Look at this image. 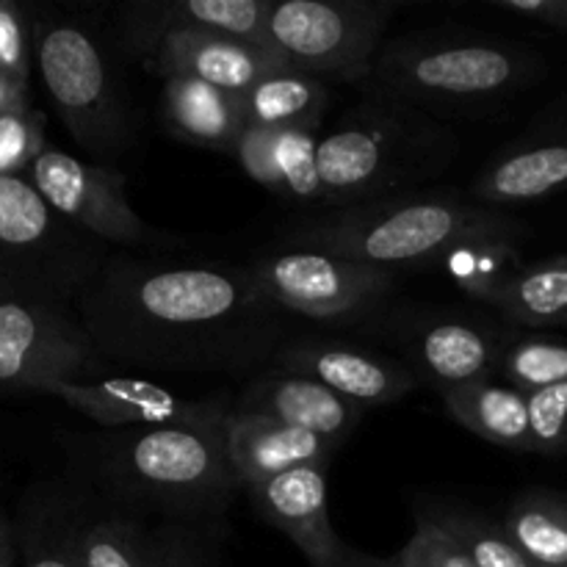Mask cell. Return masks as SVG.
Listing matches in <instances>:
<instances>
[{
  "label": "cell",
  "instance_id": "603a6c76",
  "mask_svg": "<svg viewBox=\"0 0 567 567\" xmlns=\"http://www.w3.org/2000/svg\"><path fill=\"white\" fill-rule=\"evenodd\" d=\"M471 297L491 305L518 330L567 327V255L518 266L504 280L480 288Z\"/></svg>",
  "mask_w": 567,
  "mask_h": 567
},
{
  "label": "cell",
  "instance_id": "d4e9b609",
  "mask_svg": "<svg viewBox=\"0 0 567 567\" xmlns=\"http://www.w3.org/2000/svg\"><path fill=\"white\" fill-rule=\"evenodd\" d=\"M449 415L487 443L513 452H532L529 393L498 380H480L441 393Z\"/></svg>",
  "mask_w": 567,
  "mask_h": 567
},
{
  "label": "cell",
  "instance_id": "52a82bcc",
  "mask_svg": "<svg viewBox=\"0 0 567 567\" xmlns=\"http://www.w3.org/2000/svg\"><path fill=\"white\" fill-rule=\"evenodd\" d=\"M31 31L39 75L70 136L92 155H120L133 138V120L92 28L72 17L42 14Z\"/></svg>",
  "mask_w": 567,
  "mask_h": 567
},
{
  "label": "cell",
  "instance_id": "cb8c5ba5",
  "mask_svg": "<svg viewBox=\"0 0 567 567\" xmlns=\"http://www.w3.org/2000/svg\"><path fill=\"white\" fill-rule=\"evenodd\" d=\"M86 513V504L66 493H33L14 526L17 551L25 559V567H83L81 532Z\"/></svg>",
  "mask_w": 567,
  "mask_h": 567
},
{
  "label": "cell",
  "instance_id": "d6a6232c",
  "mask_svg": "<svg viewBox=\"0 0 567 567\" xmlns=\"http://www.w3.org/2000/svg\"><path fill=\"white\" fill-rule=\"evenodd\" d=\"M402 567H476L454 537H449L430 515H415V529L408 546L396 554Z\"/></svg>",
  "mask_w": 567,
  "mask_h": 567
},
{
  "label": "cell",
  "instance_id": "8d00e7d4",
  "mask_svg": "<svg viewBox=\"0 0 567 567\" xmlns=\"http://www.w3.org/2000/svg\"><path fill=\"white\" fill-rule=\"evenodd\" d=\"M28 103V81H17L0 72V114Z\"/></svg>",
  "mask_w": 567,
  "mask_h": 567
},
{
  "label": "cell",
  "instance_id": "277c9868",
  "mask_svg": "<svg viewBox=\"0 0 567 567\" xmlns=\"http://www.w3.org/2000/svg\"><path fill=\"white\" fill-rule=\"evenodd\" d=\"M543 75V55L513 39L468 31H415L388 39L358 89L402 100L443 120L487 114Z\"/></svg>",
  "mask_w": 567,
  "mask_h": 567
},
{
  "label": "cell",
  "instance_id": "d6986e66",
  "mask_svg": "<svg viewBox=\"0 0 567 567\" xmlns=\"http://www.w3.org/2000/svg\"><path fill=\"white\" fill-rule=\"evenodd\" d=\"M230 413L264 415L341 446L358 430L365 410L310 377L271 365L233 399Z\"/></svg>",
  "mask_w": 567,
  "mask_h": 567
},
{
  "label": "cell",
  "instance_id": "30bf717a",
  "mask_svg": "<svg viewBox=\"0 0 567 567\" xmlns=\"http://www.w3.org/2000/svg\"><path fill=\"white\" fill-rule=\"evenodd\" d=\"M103 369L75 308L0 293V396Z\"/></svg>",
  "mask_w": 567,
  "mask_h": 567
},
{
  "label": "cell",
  "instance_id": "f546056e",
  "mask_svg": "<svg viewBox=\"0 0 567 567\" xmlns=\"http://www.w3.org/2000/svg\"><path fill=\"white\" fill-rule=\"evenodd\" d=\"M449 537L463 546V551L474 559L476 567H537L515 546L513 537L502 526L482 513H465V509H424Z\"/></svg>",
  "mask_w": 567,
  "mask_h": 567
},
{
  "label": "cell",
  "instance_id": "9c48e42d",
  "mask_svg": "<svg viewBox=\"0 0 567 567\" xmlns=\"http://www.w3.org/2000/svg\"><path fill=\"white\" fill-rule=\"evenodd\" d=\"M255 288L288 316L321 324H363L396 291V271L316 249L286 247L247 266Z\"/></svg>",
  "mask_w": 567,
  "mask_h": 567
},
{
  "label": "cell",
  "instance_id": "4fadbf2b",
  "mask_svg": "<svg viewBox=\"0 0 567 567\" xmlns=\"http://www.w3.org/2000/svg\"><path fill=\"white\" fill-rule=\"evenodd\" d=\"M37 393L61 399L105 430L136 426H205L225 424L230 404L221 396L186 399L138 377H105V380H59Z\"/></svg>",
  "mask_w": 567,
  "mask_h": 567
},
{
  "label": "cell",
  "instance_id": "74e56055",
  "mask_svg": "<svg viewBox=\"0 0 567 567\" xmlns=\"http://www.w3.org/2000/svg\"><path fill=\"white\" fill-rule=\"evenodd\" d=\"M341 567H402L396 563V557H374V554H365L360 548H349L343 546L341 554Z\"/></svg>",
  "mask_w": 567,
  "mask_h": 567
},
{
  "label": "cell",
  "instance_id": "5b68a950",
  "mask_svg": "<svg viewBox=\"0 0 567 567\" xmlns=\"http://www.w3.org/2000/svg\"><path fill=\"white\" fill-rule=\"evenodd\" d=\"M457 153L460 136L443 120L402 100L363 94L319 136V210L426 192Z\"/></svg>",
  "mask_w": 567,
  "mask_h": 567
},
{
  "label": "cell",
  "instance_id": "1f68e13d",
  "mask_svg": "<svg viewBox=\"0 0 567 567\" xmlns=\"http://www.w3.org/2000/svg\"><path fill=\"white\" fill-rule=\"evenodd\" d=\"M529 435L535 454H567V382L529 393Z\"/></svg>",
  "mask_w": 567,
  "mask_h": 567
},
{
  "label": "cell",
  "instance_id": "836d02e7",
  "mask_svg": "<svg viewBox=\"0 0 567 567\" xmlns=\"http://www.w3.org/2000/svg\"><path fill=\"white\" fill-rule=\"evenodd\" d=\"M33 31L22 9L11 0H0V72L17 81L31 75Z\"/></svg>",
  "mask_w": 567,
  "mask_h": 567
},
{
  "label": "cell",
  "instance_id": "83f0119b",
  "mask_svg": "<svg viewBox=\"0 0 567 567\" xmlns=\"http://www.w3.org/2000/svg\"><path fill=\"white\" fill-rule=\"evenodd\" d=\"M493 380L520 393H535L567 382V343L513 327L498 354Z\"/></svg>",
  "mask_w": 567,
  "mask_h": 567
},
{
  "label": "cell",
  "instance_id": "f1b7e54d",
  "mask_svg": "<svg viewBox=\"0 0 567 567\" xmlns=\"http://www.w3.org/2000/svg\"><path fill=\"white\" fill-rule=\"evenodd\" d=\"M81 563L83 567H153L150 529L125 513H86Z\"/></svg>",
  "mask_w": 567,
  "mask_h": 567
},
{
  "label": "cell",
  "instance_id": "9a60e30c",
  "mask_svg": "<svg viewBox=\"0 0 567 567\" xmlns=\"http://www.w3.org/2000/svg\"><path fill=\"white\" fill-rule=\"evenodd\" d=\"M567 186V92L474 177L471 197L493 208L537 203Z\"/></svg>",
  "mask_w": 567,
  "mask_h": 567
},
{
  "label": "cell",
  "instance_id": "e575fe53",
  "mask_svg": "<svg viewBox=\"0 0 567 567\" xmlns=\"http://www.w3.org/2000/svg\"><path fill=\"white\" fill-rule=\"evenodd\" d=\"M150 557L153 567H210L188 524H161L150 529Z\"/></svg>",
  "mask_w": 567,
  "mask_h": 567
},
{
  "label": "cell",
  "instance_id": "7a4b0ae2",
  "mask_svg": "<svg viewBox=\"0 0 567 567\" xmlns=\"http://www.w3.org/2000/svg\"><path fill=\"white\" fill-rule=\"evenodd\" d=\"M526 227L504 208L446 188L399 194L354 208L316 210L282 233L288 247L316 249L380 269H430L485 247H515Z\"/></svg>",
  "mask_w": 567,
  "mask_h": 567
},
{
  "label": "cell",
  "instance_id": "ac0fdd59",
  "mask_svg": "<svg viewBox=\"0 0 567 567\" xmlns=\"http://www.w3.org/2000/svg\"><path fill=\"white\" fill-rule=\"evenodd\" d=\"M269 11L271 0H147L122 11V42L142 59L164 33L197 28L247 39L277 53L269 37Z\"/></svg>",
  "mask_w": 567,
  "mask_h": 567
},
{
  "label": "cell",
  "instance_id": "4316f807",
  "mask_svg": "<svg viewBox=\"0 0 567 567\" xmlns=\"http://www.w3.org/2000/svg\"><path fill=\"white\" fill-rule=\"evenodd\" d=\"M502 526L537 567H567V496L526 491L504 513Z\"/></svg>",
  "mask_w": 567,
  "mask_h": 567
},
{
  "label": "cell",
  "instance_id": "6da1fadb",
  "mask_svg": "<svg viewBox=\"0 0 567 567\" xmlns=\"http://www.w3.org/2000/svg\"><path fill=\"white\" fill-rule=\"evenodd\" d=\"M75 313L103 363L147 371L241 374L271 363L288 313L247 266L111 255Z\"/></svg>",
  "mask_w": 567,
  "mask_h": 567
},
{
  "label": "cell",
  "instance_id": "7402d4cb",
  "mask_svg": "<svg viewBox=\"0 0 567 567\" xmlns=\"http://www.w3.org/2000/svg\"><path fill=\"white\" fill-rule=\"evenodd\" d=\"M161 120L181 142L230 155L249 127L241 94L183 75L164 78Z\"/></svg>",
  "mask_w": 567,
  "mask_h": 567
},
{
  "label": "cell",
  "instance_id": "4dcf8cb0",
  "mask_svg": "<svg viewBox=\"0 0 567 567\" xmlns=\"http://www.w3.org/2000/svg\"><path fill=\"white\" fill-rule=\"evenodd\" d=\"M44 114L22 103L0 114V177L28 175L33 161L44 153Z\"/></svg>",
  "mask_w": 567,
  "mask_h": 567
},
{
  "label": "cell",
  "instance_id": "d590c367",
  "mask_svg": "<svg viewBox=\"0 0 567 567\" xmlns=\"http://www.w3.org/2000/svg\"><path fill=\"white\" fill-rule=\"evenodd\" d=\"M507 14L526 17V20L543 22L548 28L567 33V0H487Z\"/></svg>",
  "mask_w": 567,
  "mask_h": 567
},
{
  "label": "cell",
  "instance_id": "2e32d148",
  "mask_svg": "<svg viewBox=\"0 0 567 567\" xmlns=\"http://www.w3.org/2000/svg\"><path fill=\"white\" fill-rule=\"evenodd\" d=\"M142 64L161 78H197L236 94L249 92L264 78L288 70L280 55L260 44L197 28L164 33L142 55Z\"/></svg>",
  "mask_w": 567,
  "mask_h": 567
},
{
  "label": "cell",
  "instance_id": "3957f363",
  "mask_svg": "<svg viewBox=\"0 0 567 567\" xmlns=\"http://www.w3.org/2000/svg\"><path fill=\"white\" fill-rule=\"evenodd\" d=\"M81 468L114 502L194 524L216 518L238 493L227 421L205 426H136L83 437Z\"/></svg>",
  "mask_w": 567,
  "mask_h": 567
},
{
  "label": "cell",
  "instance_id": "44dd1931",
  "mask_svg": "<svg viewBox=\"0 0 567 567\" xmlns=\"http://www.w3.org/2000/svg\"><path fill=\"white\" fill-rule=\"evenodd\" d=\"M336 449L324 437L264 415L230 413L227 419V454L241 487L260 485L302 465H330Z\"/></svg>",
  "mask_w": 567,
  "mask_h": 567
},
{
  "label": "cell",
  "instance_id": "ffe728a7",
  "mask_svg": "<svg viewBox=\"0 0 567 567\" xmlns=\"http://www.w3.org/2000/svg\"><path fill=\"white\" fill-rule=\"evenodd\" d=\"M233 158L244 172L277 194L280 199L302 208H321L319 177V133L302 127H252L238 138Z\"/></svg>",
  "mask_w": 567,
  "mask_h": 567
},
{
  "label": "cell",
  "instance_id": "5bb4252c",
  "mask_svg": "<svg viewBox=\"0 0 567 567\" xmlns=\"http://www.w3.org/2000/svg\"><path fill=\"white\" fill-rule=\"evenodd\" d=\"M271 365L310 377L363 410L402 402L421 385L402 358L321 336L286 341L277 349Z\"/></svg>",
  "mask_w": 567,
  "mask_h": 567
},
{
  "label": "cell",
  "instance_id": "f35d334b",
  "mask_svg": "<svg viewBox=\"0 0 567 567\" xmlns=\"http://www.w3.org/2000/svg\"><path fill=\"white\" fill-rule=\"evenodd\" d=\"M17 535L14 526L0 515V567H11L17 559Z\"/></svg>",
  "mask_w": 567,
  "mask_h": 567
},
{
  "label": "cell",
  "instance_id": "ba28073f",
  "mask_svg": "<svg viewBox=\"0 0 567 567\" xmlns=\"http://www.w3.org/2000/svg\"><path fill=\"white\" fill-rule=\"evenodd\" d=\"M396 9L393 0H271L269 37L288 70L360 86Z\"/></svg>",
  "mask_w": 567,
  "mask_h": 567
},
{
  "label": "cell",
  "instance_id": "7c38bea8",
  "mask_svg": "<svg viewBox=\"0 0 567 567\" xmlns=\"http://www.w3.org/2000/svg\"><path fill=\"white\" fill-rule=\"evenodd\" d=\"M28 181L64 219L105 247L133 249L155 238L127 197L125 175L114 166L75 158L59 147H44L28 169Z\"/></svg>",
  "mask_w": 567,
  "mask_h": 567
},
{
  "label": "cell",
  "instance_id": "8fae6325",
  "mask_svg": "<svg viewBox=\"0 0 567 567\" xmlns=\"http://www.w3.org/2000/svg\"><path fill=\"white\" fill-rule=\"evenodd\" d=\"M388 332L404 363L437 393L493 380L513 327L465 308H410L388 319Z\"/></svg>",
  "mask_w": 567,
  "mask_h": 567
},
{
  "label": "cell",
  "instance_id": "8992f818",
  "mask_svg": "<svg viewBox=\"0 0 567 567\" xmlns=\"http://www.w3.org/2000/svg\"><path fill=\"white\" fill-rule=\"evenodd\" d=\"M111 255L64 219L28 175L0 177V293L75 308Z\"/></svg>",
  "mask_w": 567,
  "mask_h": 567
},
{
  "label": "cell",
  "instance_id": "e0dca14e",
  "mask_svg": "<svg viewBox=\"0 0 567 567\" xmlns=\"http://www.w3.org/2000/svg\"><path fill=\"white\" fill-rule=\"evenodd\" d=\"M330 465H302L247 487L258 513L302 551L310 567H341L343 543L330 520Z\"/></svg>",
  "mask_w": 567,
  "mask_h": 567
},
{
  "label": "cell",
  "instance_id": "484cf974",
  "mask_svg": "<svg viewBox=\"0 0 567 567\" xmlns=\"http://www.w3.org/2000/svg\"><path fill=\"white\" fill-rule=\"evenodd\" d=\"M247 125L252 127H302L319 133L330 105V83L297 70H280L241 94Z\"/></svg>",
  "mask_w": 567,
  "mask_h": 567
}]
</instances>
